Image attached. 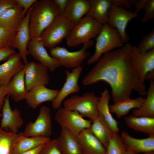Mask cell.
<instances>
[{"label": "cell", "instance_id": "cell-32", "mask_svg": "<svg viewBox=\"0 0 154 154\" xmlns=\"http://www.w3.org/2000/svg\"><path fill=\"white\" fill-rule=\"evenodd\" d=\"M19 137V133L6 131L0 127V154H11Z\"/></svg>", "mask_w": 154, "mask_h": 154}, {"label": "cell", "instance_id": "cell-1", "mask_svg": "<svg viewBox=\"0 0 154 154\" xmlns=\"http://www.w3.org/2000/svg\"><path fill=\"white\" fill-rule=\"evenodd\" d=\"M132 46L127 43L123 46L103 54L82 81L90 85L100 81L110 86L114 103L130 98L133 91L139 95H146L144 82L135 75L131 66L130 54Z\"/></svg>", "mask_w": 154, "mask_h": 154}, {"label": "cell", "instance_id": "cell-39", "mask_svg": "<svg viewBox=\"0 0 154 154\" xmlns=\"http://www.w3.org/2000/svg\"><path fill=\"white\" fill-rule=\"evenodd\" d=\"M15 53L14 49L11 46L0 49V61L7 60Z\"/></svg>", "mask_w": 154, "mask_h": 154}, {"label": "cell", "instance_id": "cell-36", "mask_svg": "<svg viewBox=\"0 0 154 154\" xmlns=\"http://www.w3.org/2000/svg\"><path fill=\"white\" fill-rule=\"evenodd\" d=\"M39 154H62L56 139L50 140L45 143Z\"/></svg>", "mask_w": 154, "mask_h": 154}, {"label": "cell", "instance_id": "cell-5", "mask_svg": "<svg viewBox=\"0 0 154 154\" xmlns=\"http://www.w3.org/2000/svg\"><path fill=\"white\" fill-rule=\"evenodd\" d=\"M99 99V97L94 93L86 92L82 96H71L63 102V107L77 112L83 117L88 118L92 121L99 115L97 108Z\"/></svg>", "mask_w": 154, "mask_h": 154}, {"label": "cell", "instance_id": "cell-45", "mask_svg": "<svg viewBox=\"0 0 154 154\" xmlns=\"http://www.w3.org/2000/svg\"><path fill=\"white\" fill-rule=\"evenodd\" d=\"M44 144L40 145L20 154H39Z\"/></svg>", "mask_w": 154, "mask_h": 154}, {"label": "cell", "instance_id": "cell-21", "mask_svg": "<svg viewBox=\"0 0 154 154\" xmlns=\"http://www.w3.org/2000/svg\"><path fill=\"white\" fill-rule=\"evenodd\" d=\"M90 7L89 0H69L64 15L74 26L87 15Z\"/></svg>", "mask_w": 154, "mask_h": 154}, {"label": "cell", "instance_id": "cell-22", "mask_svg": "<svg viewBox=\"0 0 154 154\" xmlns=\"http://www.w3.org/2000/svg\"><path fill=\"white\" fill-rule=\"evenodd\" d=\"M56 139L62 154H83L77 136L66 129L61 128Z\"/></svg>", "mask_w": 154, "mask_h": 154}, {"label": "cell", "instance_id": "cell-10", "mask_svg": "<svg viewBox=\"0 0 154 154\" xmlns=\"http://www.w3.org/2000/svg\"><path fill=\"white\" fill-rule=\"evenodd\" d=\"M138 14L120 6L112 4L108 11L107 23L116 29L124 44L128 43L129 38L126 32L127 25L131 19L137 17Z\"/></svg>", "mask_w": 154, "mask_h": 154}, {"label": "cell", "instance_id": "cell-43", "mask_svg": "<svg viewBox=\"0 0 154 154\" xmlns=\"http://www.w3.org/2000/svg\"><path fill=\"white\" fill-rule=\"evenodd\" d=\"M8 86H0V111L1 110L4 104L5 96L7 95Z\"/></svg>", "mask_w": 154, "mask_h": 154}, {"label": "cell", "instance_id": "cell-17", "mask_svg": "<svg viewBox=\"0 0 154 154\" xmlns=\"http://www.w3.org/2000/svg\"><path fill=\"white\" fill-rule=\"evenodd\" d=\"M59 91L48 88L45 86H38L28 91L25 99L30 108L35 109L43 102H52L57 97Z\"/></svg>", "mask_w": 154, "mask_h": 154}, {"label": "cell", "instance_id": "cell-4", "mask_svg": "<svg viewBox=\"0 0 154 154\" xmlns=\"http://www.w3.org/2000/svg\"><path fill=\"white\" fill-rule=\"evenodd\" d=\"M103 25L86 15L71 31L66 38L67 45L75 47L96 38Z\"/></svg>", "mask_w": 154, "mask_h": 154}, {"label": "cell", "instance_id": "cell-14", "mask_svg": "<svg viewBox=\"0 0 154 154\" xmlns=\"http://www.w3.org/2000/svg\"><path fill=\"white\" fill-rule=\"evenodd\" d=\"M31 10V7L22 20L11 46L14 49L18 50V53L24 64L28 62L27 57L29 54L27 47L31 40L29 24Z\"/></svg>", "mask_w": 154, "mask_h": 154}, {"label": "cell", "instance_id": "cell-11", "mask_svg": "<svg viewBox=\"0 0 154 154\" xmlns=\"http://www.w3.org/2000/svg\"><path fill=\"white\" fill-rule=\"evenodd\" d=\"M131 68L137 76L144 82L148 72L154 70V48L145 52H140L137 46H132L130 54Z\"/></svg>", "mask_w": 154, "mask_h": 154}, {"label": "cell", "instance_id": "cell-16", "mask_svg": "<svg viewBox=\"0 0 154 154\" xmlns=\"http://www.w3.org/2000/svg\"><path fill=\"white\" fill-rule=\"evenodd\" d=\"M29 54L35 60L52 72L60 66L57 59L49 54L42 43L39 39H31L27 45Z\"/></svg>", "mask_w": 154, "mask_h": 154}, {"label": "cell", "instance_id": "cell-33", "mask_svg": "<svg viewBox=\"0 0 154 154\" xmlns=\"http://www.w3.org/2000/svg\"><path fill=\"white\" fill-rule=\"evenodd\" d=\"M106 154H126L127 149L118 133L113 132L106 149Z\"/></svg>", "mask_w": 154, "mask_h": 154}, {"label": "cell", "instance_id": "cell-6", "mask_svg": "<svg viewBox=\"0 0 154 154\" xmlns=\"http://www.w3.org/2000/svg\"><path fill=\"white\" fill-rule=\"evenodd\" d=\"M74 26L64 15H59L42 32L39 40L45 47L53 48L66 38Z\"/></svg>", "mask_w": 154, "mask_h": 154}, {"label": "cell", "instance_id": "cell-41", "mask_svg": "<svg viewBox=\"0 0 154 154\" xmlns=\"http://www.w3.org/2000/svg\"><path fill=\"white\" fill-rule=\"evenodd\" d=\"M112 4L126 8L129 10L132 9L131 6L128 0H111Z\"/></svg>", "mask_w": 154, "mask_h": 154}, {"label": "cell", "instance_id": "cell-49", "mask_svg": "<svg viewBox=\"0 0 154 154\" xmlns=\"http://www.w3.org/2000/svg\"><path fill=\"white\" fill-rule=\"evenodd\" d=\"M2 113L0 114V119L1 117H2Z\"/></svg>", "mask_w": 154, "mask_h": 154}, {"label": "cell", "instance_id": "cell-47", "mask_svg": "<svg viewBox=\"0 0 154 154\" xmlns=\"http://www.w3.org/2000/svg\"><path fill=\"white\" fill-rule=\"evenodd\" d=\"M141 154H154V151L146 152L142 153Z\"/></svg>", "mask_w": 154, "mask_h": 154}, {"label": "cell", "instance_id": "cell-27", "mask_svg": "<svg viewBox=\"0 0 154 154\" xmlns=\"http://www.w3.org/2000/svg\"><path fill=\"white\" fill-rule=\"evenodd\" d=\"M90 129L106 149L113 133L111 127L102 116L92 121Z\"/></svg>", "mask_w": 154, "mask_h": 154}, {"label": "cell", "instance_id": "cell-23", "mask_svg": "<svg viewBox=\"0 0 154 154\" xmlns=\"http://www.w3.org/2000/svg\"><path fill=\"white\" fill-rule=\"evenodd\" d=\"M25 16L23 9L17 5L7 9L0 16V27L16 32Z\"/></svg>", "mask_w": 154, "mask_h": 154}, {"label": "cell", "instance_id": "cell-15", "mask_svg": "<svg viewBox=\"0 0 154 154\" xmlns=\"http://www.w3.org/2000/svg\"><path fill=\"white\" fill-rule=\"evenodd\" d=\"M9 96L7 95L2 109V119L0 127L15 134H17L19 129L24 121L20 112L17 108L12 110L10 104Z\"/></svg>", "mask_w": 154, "mask_h": 154}, {"label": "cell", "instance_id": "cell-18", "mask_svg": "<svg viewBox=\"0 0 154 154\" xmlns=\"http://www.w3.org/2000/svg\"><path fill=\"white\" fill-rule=\"evenodd\" d=\"M18 52L0 65V86H8L13 77L23 69L24 64Z\"/></svg>", "mask_w": 154, "mask_h": 154}, {"label": "cell", "instance_id": "cell-46", "mask_svg": "<svg viewBox=\"0 0 154 154\" xmlns=\"http://www.w3.org/2000/svg\"><path fill=\"white\" fill-rule=\"evenodd\" d=\"M154 70H153L148 72L146 74L144 78V80H151L152 79H154Z\"/></svg>", "mask_w": 154, "mask_h": 154}, {"label": "cell", "instance_id": "cell-35", "mask_svg": "<svg viewBox=\"0 0 154 154\" xmlns=\"http://www.w3.org/2000/svg\"><path fill=\"white\" fill-rule=\"evenodd\" d=\"M139 51L145 52L154 48V29L145 35L137 46Z\"/></svg>", "mask_w": 154, "mask_h": 154}, {"label": "cell", "instance_id": "cell-31", "mask_svg": "<svg viewBox=\"0 0 154 154\" xmlns=\"http://www.w3.org/2000/svg\"><path fill=\"white\" fill-rule=\"evenodd\" d=\"M146 98L141 106L134 109L133 115L136 117L154 118V80H150Z\"/></svg>", "mask_w": 154, "mask_h": 154}, {"label": "cell", "instance_id": "cell-12", "mask_svg": "<svg viewBox=\"0 0 154 154\" xmlns=\"http://www.w3.org/2000/svg\"><path fill=\"white\" fill-rule=\"evenodd\" d=\"M26 87L28 91L36 87L49 83L48 69L40 63L34 61L24 64L23 68Z\"/></svg>", "mask_w": 154, "mask_h": 154}, {"label": "cell", "instance_id": "cell-9", "mask_svg": "<svg viewBox=\"0 0 154 154\" xmlns=\"http://www.w3.org/2000/svg\"><path fill=\"white\" fill-rule=\"evenodd\" d=\"M51 117L49 108L43 106L34 122L30 121L26 125L23 135L31 137H50L52 133Z\"/></svg>", "mask_w": 154, "mask_h": 154}, {"label": "cell", "instance_id": "cell-48", "mask_svg": "<svg viewBox=\"0 0 154 154\" xmlns=\"http://www.w3.org/2000/svg\"><path fill=\"white\" fill-rule=\"evenodd\" d=\"M127 150V151L126 154H134L131 151H130Z\"/></svg>", "mask_w": 154, "mask_h": 154}, {"label": "cell", "instance_id": "cell-29", "mask_svg": "<svg viewBox=\"0 0 154 154\" xmlns=\"http://www.w3.org/2000/svg\"><path fill=\"white\" fill-rule=\"evenodd\" d=\"M145 99V98L140 96L135 99L130 98L114 103L109 105L110 112L119 118L127 115L131 110L139 108Z\"/></svg>", "mask_w": 154, "mask_h": 154}, {"label": "cell", "instance_id": "cell-26", "mask_svg": "<svg viewBox=\"0 0 154 154\" xmlns=\"http://www.w3.org/2000/svg\"><path fill=\"white\" fill-rule=\"evenodd\" d=\"M127 125L137 132L154 136V118L136 117L133 115L124 117Z\"/></svg>", "mask_w": 154, "mask_h": 154}, {"label": "cell", "instance_id": "cell-30", "mask_svg": "<svg viewBox=\"0 0 154 154\" xmlns=\"http://www.w3.org/2000/svg\"><path fill=\"white\" fill-rule=\"evenodd\" d=\"M18 141L11 154H20L44 144L50 139V137H31L25 136L23 132L19 133Z\"/></svg>", "mask_w": 154, "mask_h": 154}, {"label": "cell", "instance_id": "cell-7", "mask_svg": "<svg viewBox=\"0 0 154 154\" xmlns=\"http://www.w3.org/2000/svg\"><path fill=\"white\" fill-rule=\"evenodd\" d=\"M94 43L93 40H90L83 44L80 50L74 52L70 51L64 47L56 46L50 49V55L58 60L60 66L73 69L81 66L84 61L90 56L91 54L87 50Z\"/></svg>", "mask_w": 154, "mask_h": 154}, {"label": "cell", "instance_id": "cell-20", "mask_svg": "<svg viewBox=\"0 0 154 154\" xmlns=\"http://www.w3.org/2000/svg\"><path fill=\"white\" fill-rule=\"evenodd\" d=\"M127 150L134 154L154 151V136L138 139L130 136L126 131H123L120 135Z\"/></svg>", "mask_w": 154, "mask_h": 154}, {"label": "cell", "instance_id": "cell-19", "mask_svg": "<svg viewBox=\"0 0 154 154\" xmlns=\"http://www.w3.org/2000/svg\"><path fill=\"white\" fill-rule=\"evenodd\" d=\"M77 137L83 154H106L105 147L90 128L83 130Z\"/></svg>", "mask_w": 154, "mask_h": 154}, {"label": "cell", "instance_id": "cell-37", "mask_svg": "<svg viewBox=\"0 0 154 154\" xmlns=\"http://www.w3.org/2000/svg\"><path fill=\"white\" fill-rule=\"evenodd\" d=\"M144 10L145 12L141 20L142 23L149 22L154 18V0H148Z\"/></svg>", "mask_w": 154, "mask_h": 154}, {"label": "cell", "instance_id": "cell-3", "mask_svg": "<svg viewBox=\"0 0 154 154\" xmlns=\"http://www.w3.org/2000/svg\"><path fill=\"white\" fill-rule=\"evenodd\" d=\"M96 38L95 51L87 61L89 65L96 62L103 54L115 48L121 47L124 45L117 29L108 23L103 25Z\"/></svg>", "mask_w": 154, "mask_h": 154}, {"label": "cell", "instance_id": "cell-2", "mask_svg": "<svg viewBox=\"0 0 154 154\" xmlns=\"http://www.w3.org/2000/svg\"><path fill=\"white\" fill-rule=\"evenodd\" d=\"M29 27L31 39H39L42 32L59 15L54 0H36L31 7Z\"/></svg>", "mask_w": 154, "mask_h": 154}, {"label": "cell", "instance_id": "cell-40", "mask_svg": "<svg viewBox=\"0 0 154 154\" xmlns=\"http://www.w3.org/2000/svg\"><path fill=\"white\" fill-rule=\"evenodd\" d=\"M37 0H15L17 5L23 9V13L25 15L26 12Z\"/></svg>", "mask_w": 154, "mask_h": 154}, {"label": "cell", "instance_id": "cell-25", "mask_svg": "<svg viewBox=\"0 0 154 154\" xmlns=\"http://www.w3.org/2000/svg\"><path fill=\"white\" fill-rule=\"evenodd\" d=\"M90 7L88 15L103 25L107 23L111 0H89Z\"/></svg>", "mask_w": 154, "mask_h": 154}, {"label": "cell", "instance_id": "cell-28", "mask_svg": "<svg viewBox=\"0 0 154 154\" xmlns=\"http://www.w3.org/2000/svg\"><path fill=\"white\" fill-rule=\"evenodd\" d=\"M110 97L108 90L105 88L101 93L97 105L99 113L104 118L113 132L118 133L119 129L117 121L113 117L110 112L109 103Z\"/></svg>", "mask_w": 154, "mask_h": 154}, {"label": "cell", "instance_id": "cell-42", "mask_svg": "<svg viewBox=\"0 0 154 154\" xmlns=\"http://www.w3.org/2000/svg\"><path fill=\"white\" fill-rule=\"evenodd\" d=\"M60 11V15H63L67 7L69 0H54Z\"/></svg>", "mask_w": 154, "mask_h": 154}, {"label": "cell", "instance_id": "cell-8", "mask_svg": "<svg viewBox=\"0 0 154 154\" xmlns=\"http://www.w3.org/2000/svg\"><path fill=\"white\" fill-rule=\"evenodd\" d=\"M54 119L61 128H64L76 136L83 130L90 128L92 121L84 118L78 113L61 107L58 109Z\"/></svg>", "mask_w": 154, "mask_h": 154}, {"label": "cell", "instance_id": "cell-34", "mask_svg": "<svg viewBox=\"0 0 154 154\" xmlns=\"http://www.w3.org/2000/svg\"><path fill=\"white\" fill-rule=\"evenodd\" d=\"M16 32L0 27V49L11 46Z\"/></svg>", "mask_w": 154, "mask_h": 154}, {"label": "cell", "instance_id": "cell-13", "mask_svg": "<svg viewBox=\"0 0 154 154\" xmlns=\"http://www.w3.org/2000/svg\"><path fill=\"white\" fill-rule=\"evenodd\" d=\"M83 68V66L81 65L72 69L71 72L67 70H65V82L57 97L52 102V107L53 109L57 110L61 107L66 97L72 94L80 91L78 81Z\"/></svg>", "mask_w": 154, "mask_h": 154}, {"label": "cell", "instance_id": "cell-44", "mask_svg": "<svg viewBox=\"0 0 154 154\" xmlns=\"http://www.w3.org/2000/svg\"><path fill=\"white\" fill-rule=\"evenodd\" d=\"M148 0H136L134 4V7L135 10L133 12L137 14L138 12L144 9L147 3Z\"/></svg>", "mask_w": 154, "mask_h": 154}, {"label": "cell", "instance_id": "cell-38", "mask_svg": "<svg viewBox=\"0 0 154 154\" xmlns=\"http://www.w3.org/2000/svg\"><path fill=\"white\" fill-rule=\"evenodd\" d=\"M17 5L15 0H0V16L7 9Z\"/></svg>", "mask_w": 154, "mask_h": 154}, {"label": "cell", "instance_id": "cell-24", "mask_svg": "<svg viewBox=\"0 0 154 154\" xmlns=\"http://www.w3.org/2000/svg\"><path fill=\"white\" fill-rule=\"evenodd\" d=\"M7 95L16 102L25 99L28 91L26 89L24 70L22 69L12 78L8 86Z\"/></svg>", "mask_w": 154, "mask_h": 154}]
</instances>
